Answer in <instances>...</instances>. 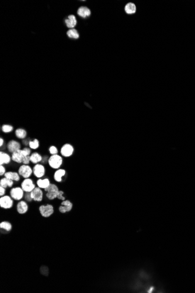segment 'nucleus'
<instances>
[{
	"label": "nucleus",
	"instance_id": "aec40b11",
	"mask_svg": "<svg viewBox=\"0 0 195 293\" xmlns=\"http://www.w3.org/2000/svg\"><path fill=\"white\" fill-rule=\"evenodd\" d=\"M14 185V181L9 179L8 178L4 177L3 178H1L0 180V186L2 187L7 188H12L13 186Z\"/></svg>",
	"mask_w": 195,
	"mask_h": 293
},
{
	"label": "nucleus",
	"instance_id": "393cba45",
	"mask_svg": "<svg viewBox=\"0 0 195 293\" xmlns=\"http://www.w3.org/2000/svg\"><path fill=\"white\" fill-rule=\"evenodd\" d=\"M125 11L127 14H133L135 13L136 11V5L131 2L128 3L126 6H125Z\"/></svg>",
	"mask_w": 195,
	"mask_h": 293
},
{
	"label": "nucleus",
	"instance_id": "20e7f679",
	"mask_svg": "<svg viewBox=\"0 0 195 293\" xmlns=\"http://www.w3.org/2000/svg\"><path fill=\"white\" fill-rule=\"evenodd\" d=\"M25 192L24 190L20 186H16L12 187L10 191L9 194L12 198L16 201H19L24 198Z\"/></svg>",
	"mask_w": 195,
	"mask_h": 293
},
{
	"label": "nucleus",
	"instance_id": "c85d7f7f",
	"mask_svg": "<svg viewBox=\"0 0 195 293\" xmlns=\"http://www.w3.org/2000/svg\"><path fill=\"white\" fill-rule=\"evenodd\" d=\"M49 153L51 155H56V154H58V150L56 146L52 145V146L49 147Z\"/></svg>",
	"mask_w": 195,
	"mask_h": 293
},
{
	"label": "nucleus",
	"instance_id": "a211bd4d",
	"mask_svg": "<svg viewBox=\"0 0 195 293\" xmlns=\"http://www.w3.org/2000/svg\"><path fill=\"white\" fill-rule=\"evenodd\" d=\"M4 177H5L15 182H19L21 180V176L19 174L18 172L16 171H7L6 173L4 174Z\"/></svg>",
	"mask_w": 195,
	"mask_h": 293
},
{
	"label": "nucleus",
	"instance_id": "4be33fe9",
	"mask_svg": "<svg viewBox=\"0 0 195 293\" xmlns=\"http://www.w3.org/2000/svg\"><path fill=\"white\" fill-rule=\"evenodd\" d=\"M77 14L82 18H86L91 15V11L87 7H81L78 9Z\"/></svg>",
	"mask_w": 195,
	"mask_h": 293
},
{
	"label": "nucleus",
	"instance_id": "473e14b6",
	"mask_svg": "<svg viewBox=\"0 0 195 293\" xmlns=\"http://www.w3.org/2000/svg\"><path fill=\"white\" fill-rule=\"evenodd\" d=\"M6 194V188L0 186V197L4 196Z\"/></svg>",
	"mask_w": 195,
	"mask_h": 293
},
{
	"label": "nucleus",
	"instance_id": "c756f323",
	"mask_svg": "<svg viewBox=\"0 0 195 293\" xmlns=\"http://www.w3.org/2000/svg\"><path fill=\"white\" fill-rule=\"evenodd\" d=\"M24 198V200H25L28 203H31L33 201L32 198L31 197V193H25Z\"/></svg>",
	"mask_w": 195,
	"mask_h": 293
},
{
	"label": "nucleus",
	"instance_id": "6ab92c4d",
	"mask_svg": "<svg viewBox=\"0 0 195 293\" xmlns=\"http://www.w3.org/2000/svg\"><path fill=\"white\" fill-rule=\"evenodd\" d=\"M42 159H43V156H41L40 153L36 152H33L30 156L31 163H33L34 164L41 163Z\"/></svg>",
	"mask_w": 195,
	"mask_h": 293
},
{
	"label": "nucleus",
	"instance_id": "f8f14e48",
	"mask_svg": "<svg viewBox=\"0 0 195 293\" xmlns=\"http://www.w3.org/2000/svg\"><path fill=\"white\" fill-rule=\"evenodd\" d=\"M29 205L25 200H21L18 201L16 205V212L19 215L26 214L29 211Z\"/></svg>",
	"mask_w": 195,
	"mask_h": 293
},
{
	"label": "nucleus",
	"instance_id": "f704fd0d",
	"mask_svg": "<svg viewBox=\"0 0 195 293\" xmlns=\"http://www.w3.org/2000/svg\"><path fill=\"white\" fill-rule=\"evenodd\" d=\"M4 144V139L2 138H0V147H2Z\"/></svg>",
	"mask_w": 195,
	"mask_h": 293
},
{
	"label": "nucleus",
	"instance_id": "dca6fc26",
	"mask_svg": "<svg viewBox=\"0 0 195 293\" xmlns=\"http://www.w3.org/2000/svg\"><path fill=\"white\" fill-rule=\"evenodd\" d=\"M36 184L37 187L45 190L49 187L51 184V182L49 178L45 177L43 179H38L36 181Z\"/></svg>",
	"mask_w": 195,
	"mask_h": 293
},
{
	"label": "nucleus",
	"instance_id": "2eb2a0df",
	"mask_svg": "<svg viewBox=\"0 0 195 293\" xmlns=\"http://www.w3.org/2000/svg\"><path fill=\"white\" fill-rule=\"evenodd\" d=\"M23 157H24V155H23V153H22V149H20V150H17L16 152H15L14 153H13L11 154L12 160L14 162L18 163V164H21V163H22Z\"/></svg>",
	"mask_w": 195,
	"mask_h": 293
},
{
	"label": "nucleus",
	"instance_id": "2f4dec72",
	"mask_svg": "<svg viewBox=\"0 0 195 293\" xmlns=\"http://www.w3.org/2000/svg\"><path fill=\"white\" fill-rule=\"evenodd\" d=\"M49 157L48 156H43V159L41 162V163L42 164H46L47 163H48V161H49Z\"/></svg>",
	"mask_w": 195,
	"mask_h": 293
},
{
	"label": "nucleus",
	"instance_id": "5701e85b",
	"mask_svg": "<svg viewBox=\"0 0 195 293\" xmlns=\"http://www.w3.org/2000/svg\"><path fill=\"white\" fill-rule=\"evenodd\" d=\"M0 228L7 232H9L12 229V225L8 221H3L0 223Z\"/></svg>",
	"mask_w": 195,
	"mask_h": 293
},
{
	"label": "nucleus",
	"instance_id": "423d86ee",
	"mask_svg": "<svg viewBox=\"0 0 195 293\" xmlns=\"http://www.w3.org/2000/svg\"><path fill=\"white\" fill-rule=\"evenodd\" d=\"M18 172L20 176L24 179L30 178L33 174V168L29 164H22L19 167Z\"/></svg>",
	"mask_w": 195,
	"mask_h": 293
},
{
	"label": "nucleus",
	"instance_id": "cd10ccee",
	"mask_svg": "<svg viewBox=\"0 0 195 293\" xmlns=\"http://www.w3.org/2000/svg\"><path fill=\"white\" fill-rule=\"evenodd\" d=\"M1 130L4 133H8L9 132H11L12 130H14V127L10 125L5 124V125H3L2 126Z\"/></svg>",
	"mask_w": 195,
	"mask_h": 293
},
{
	"label": "nucleus",
	"instance_id": "72a5a7b5",
	"mask_svg": "<svg viewBox=\"0 0 195 293\" xmlns=\"http://www.w3.org/2000/svg\"><path fill=\"white\" fill-rule=\"evenodd\" d=\"M29 142H30V140H29V139H27V138L24 139H23V140H22V143H23V144H24L25 146L26 147L29 146Z\"/></svg>",
	"mask_w": 195,
	"mask_h": 293
},
{
	"label": "nucleus",
	"instance_id": "7ed1b4c3",
	"mask_svg": "<svg viewBox=\"0 0 195 293\" xmlns=\"http://www.w3.org/2000/svg\"><path fill=\"white\" fill-rule=\"evenodd\" d=\"M39 211L42 217L48 218L50 217L55 213V208L54 206L51 204L41 205L39 207Z\"/></svg>",
	"mask_w": 195,
	"mask_h": 293
},
{
	"label": "nucleus",
	"instance_id": "412c9836",
	"mask_svg": "<svg viewBox=\"0 0 195 293\" xmlns=\"http://www.w3.org/2000/svg\"><path fill=\"white\" fill-rule=\"evenodd\" d=\"M65 24L68 28H73L77 25V19L74 15H70L68 16V19L65 20Z\"/></svg>",
	"mask_w": 195,
	"mask_h": 293
},
{
	"label": "nucleus",
	"instance_id": "a878e982",
	"mask_svg": "<svg viewBox=\"0 0 195 293\" xmlns=\"http://www.w3.org/2000/svg\"><path fill=\"white\" fill-rule=\"evenodd\" d=\"M67 36L70 38L77 39L79 38V34L75 29H71L67 32Z\"/></svg>",
	"mask_w": 195,
	"mask_h": 293
},
{
	"label": "nucleus",
	"instance_id": "bb28decb",
	"mask_svg": "<svg viewBox=\"0 0 195 293\" xmlns=\"http://www.w3.org/2000/svg\"><path fill=\"white\" fill-rule=\"evenodd\" d=\"M40 146V142L38 139H34L33 140H30L29 147L33 150H36Z\"/></svg>",
	"mask_w": 195,
	"mask_h": 293
},
{
	"label": "nucleus",
	"instance_id": "6e6552de",
	"mask_svg": "<svg viewBox=\"0 0 195 293\" xmlns=\"http://www.w3.org/2000/svg\"><path fill=\"white\" fill-rule=\"evenodd\" d=\"M46 167L41 163L35 164L33 167V174L38 179L43 178L46 174Z\"/></svg>",
	"mask_w": 195,
	"mask_h": 293
},
{
	"label": "nucleus",
	"instance_id": "39448f33",
	"mask_svg": "<svg viewBox=\"0 0 195 293\" xmlns=\"http://www.w3.org/2000/svg\"><path fill=\"white\" fill-rule=\"evenodd\" d=\"M14 205V200L10 195H5L0 197V207L4 210H10Z\"/></svg>",
	"mask_w": 195,
	"mask_h": 293
},
{
	"label": "nucleus",
	"instance_id": "0eeeda50",
	"mask_svg": "<svg viewBox=\"0 0 195 293\" xmlns=\"http://www.w3.org/2000/svg\"><path fill=\"white\" fill-rule=\"evenodd\" d=\"M33 180L31 178L24 179L21 183V187L25 193H31L36 187Z\"/></svg>",
	"mask_w": 195,
	"mask_h": 293
},
{
	"label": "nucleus",
	"instance_id": "9d476101",
	"mask_svg": "<svg viewBox=\"0 0 195 293\" xmlns=\"http://www.w3.org/2000/svg\"><path fill=\"white\" fill-rule=\"evenodd\" d=\"M73 208V203L69 200L61 201L60 206L58 207V211L61 214L70 212Z\"/></svg>",
	"mask_w": 195,
	"mask_h": 293
},
{
	"label": "nucleus",
	"instance_id": "1a4fd4ad",
	"mask_svg": "<svg viewBox=\"0 0 195 293\" xmlns=\"http://www.w3.org/2000/svg\"><path fill=\"white\" fill-rule=\"evenodd\" d=\"M74 147L68 143L64 144L60 149V154L64 157H70L73 155Z\"/></svg>",
	"mask_w": 195,
	"mask_h": 293
},
{
	"label": "nucleus",
	"instance_id": "9b49d317",
	"mask_svg": "<svg viewBox=\"0 0 195 293\" xmlns=\"http://www.w3.org/2000/svg\"><path fill=\"white\" fill-rule=\"evenodd\" d=\"M31 197L32 198L33 201L37 203H41L44 197V193L43 189L38 187H36L35 188L31 193Z\"/></svg>",
	"mask_w": 195,
	"mask_h": 293
},
{
	"label": "nucleus",
	"instance_id": "f03ea898",
	"mask_svg": "<svg viewBox=\"0 0 195 293\" xmlns=\"http://www.w3.org/2000/svg\"><path fill=\"white\" fill-rule=\"evenodd\" d=\"M63 164V158L61 156L56 155H51L49 157L48 164L49 167L53 170H57L61 168Z\"/></svg>",
	"mask_w": 195,
	"mask_h": 293
},
{
	"label": "nucleus",
	"instance_id": "ddd939ff",
	"mask_svg": "<svg viewBox=\"0 0 195 293\" xmlns=\"http://www.w3.org/2000/svg\"><path fill=\"white\" fill-rule=\"evenodd\" d=\"M7 148L8 152L12 154L17 150L21 149V145L19 142L12 139L7 143Z\"/></svg>",
	"mask_w": 195,
	"mask_h": 293
},
{
	"label": "nucleus",
	"instance_id": "f257e3e1",
	"mask_svg": "<svg viewBox=\"0 0 195 293\" xmlns=\"http://www.w3.org/2000/svg\"><path fill=\"white\" fill-rule=\"evenodd\" d=\"M45 192L46 193L45 197L50 201L55 200L56 198H57L58 196L60 193L59 188L55 183H51L48 187L44 190Z\"/></svg>",
	"mask_w": 195,
	"mask_h": 293
},
{
	"label": "nucleus",
	"instance_id": "4468645a",
	"mask_svg": "<svg viewBox=\"0 0 195 293\" xmlns=\"http://www.w3.org/2000/svg\"><path fill=\"white\" fill-rule=\"evenodd\" d=\"M66 174V170L64 169L60 168L54 172L53 179L57 183H61L63 181V177Z\"/></svg>",
	"mask_w": 195,
	"mask_h": 293
},
{
	"label": "nucleus",
	"instance_id": "f3484780",
	"mask_svg": "<svg viewBox=\"0 0 195 293\" xmlns=\"http://www.w3.org/2000/svg\"><path fill=\"white\" fill-rule=\"evenodd\" d=\"M11 156L7 153L1 151L0 152V165H7L11 162Z\"/></svg>",
	"mask_w": 195,
	"mask_h": 293
},
{
	"label": "nucleus",
	"instance_id": "7c9ffc66",
	"mask_svg": "<svg viewBox=\"0 0 195 293\" xmlns=\"http://www.w3.org/2000/svg\"><path fill=\"white\" fill-rule=\"evenodd\" d=\"M6 168L4 165H0V176H3L6 173Z\"/></svg>",
	"mask_w": 195,
	"mask_h": 293
},
{
	"label": "nucleus",
	"instance_id": "b1692460",
	"mask_svg": "<svg viewBox=\"0 0 195 293\" xmlns=\"http://www.w3.org/2000/svg\"><path fill=\"white\" fill-rule=\"evenodd\" d=\"M15 134L16 136V138L19 139H24L27 136V132L26 130H25L24 129L22 128H18L17 129L15 132Z\"/></svg>",
	"mask_w": 195,
	"mask_h": 293
}]
</instances>
